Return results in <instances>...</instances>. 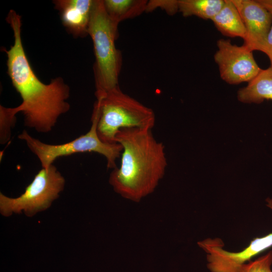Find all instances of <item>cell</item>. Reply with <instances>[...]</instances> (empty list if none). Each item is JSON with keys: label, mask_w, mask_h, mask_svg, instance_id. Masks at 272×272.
I'll use <instances>...</instances> for the list:
<instances>
[{"label": "cell", "mask_w": 272, "mask_h": 272, "mask_svg": "<svg viewBox=\"0 0 272 272\" xmlns=\"http://www.w3.org/2000/svg\"><path fill=\"white\" fill-rule=\"evenodd\" d=\"M6 20L13 30L14 38V44L9 50H4L7 54L8 74L22 100L14 109L17 113H23L26 126L38 132H49L59 116L70 108L66 101L70 87L60 77L52 79L48 84L39 80L24 49L21 17L11 10Z\"/></svg>", "instance_id": "obj_1"}, {"label": "cell", "mask_w": 272, "mask_h": 272, "mask_svg": "<svg viewBox=\"0 0 272 272\" xmlns=\"http://www.w3.org/2000/svg\"><path fill=\"white\" fill-rule=\"evenodd\" d=\"M115 141L122 151L119 167L113 169L109 182L123 198L139 202L155 191L165 175V146L152 129L137 127L120 129Z\"/></svg>", "instance_id": "obj_2"}, {"label": "cell", "mask_w": 272, "mask_h": 272, "mask_svg": "<svg viewBox=\"0 0 272 272\" xmlns=\"http://www.w3.org/2000/svg\"><path fill=\"white\" fill-rule=\"evenodd\" d=\"M118 25L107 13L103 1H93L88 34L93 41L95 56L94 71L97 99L119 87L121 56L115 42Z\"/></svg>", "instance_id": "obj_3"}, {"label": "cell", "mask_w": 272, "mask_h": 272, "mask_svg": "<svg viewBox=\"0 0 272 272\" xmlns=\"http://www.w3.org/2000/svg\"><path fill=\"white\" fill-rule=\"evenodd\" d=\"M94 109L98 115V136L106 143H116V136L121 129H152L155 124L154 111L124 93L119 87L97 98Z\"/></svg>", "instance_id": "obj_4"}, {"label": "cell", "mask_w": 272, "mask_h": 272, "mask_svg": "<svg viewBox=\"0 0 272 272\" xmlns=\"http://www.w3.org/2000/svg\"><path fill=\"white\" fill-rule=\"evenodd\" d=\"M98 115L93 109L91 126L85 134L67 143L52 145L43 143L33 137L25 130L18 138L25 142L30 150L39 160L42 168L48 169L58 158L73 154L94 152L103 156L107 161L108 169L117 166L116 160L121 156L122 147L118 143H106L99 137L97 130Z\"/></svg>", "instance_id": "obj_5"}, {"label": "cell", "mask_w": 272, "mask_h": 272, "mask_svg": "<svg viewBox=\"0 0 272 272\" xmlns=\"http://www.w3.org/2000/svg\"><path fill=\"white\" fill-rule=\"evenodd\" d=\"M65 179L53 164L42 169L25 188L23 193L9 197L0 193V213L5 217L22 212L28 217L49 208L63 190Z\"/></svg>", "instance_id": "obj_6"}, {"label": "cell", "mask_w": 272, "mask_h": 272, "mask_svg": "<svg viewBox=\"0 0 272 272\" xmlns=\"http://www.w3.org/2000/svg\"><path fill=\"white\" fill-rule=\"evenodd\" d=\"M266 202V206L272 210V197L267 198ZM197 244L207 253V266L211 272H241L243 264L272 247V232L254 238L238 252L224 249L223 241L218 237L208 238Z\"/></svg>", "instance_id": "obj_7"}, {"label": "cell", "mask_w": 272, "mask_h": 272, "mask_svg": "<svg viewBox=\"0 0 272 272\" xmlns=\"http://www.w3.org/2000/svg\"><path fill=\"white\" fill-rule=\"evenodd\" d=\"M214 57L221 79L228 84L249 82L261 71L252 52L244 45L233 44L229 39H220Z\"/></svg>", "instance_id": "obj_8"}, {"label": "cell", "mask_w": 272, "mask_h": 272, "mask_svg": "<svg viewBox=\"0 0 272 272\" xmlns=\"http://www.w3.org/2000/svg\"><path fill=\"white\" fill-rule=\"evenodd\" d=\"M246 29L243 45L252 51H261L272 26V15L257 0H231Z\"/></svg>", "instance_id": "obj_9"}, {"label": "cell", "mask_w": 272, "mask_h": 272, "mask_svg": "<svg viewBox=\"0 0 272 272\" xmlns=\"http://www.w3.org/2000/svg\"><path fill=\"white\" fill-rule=\"evenodd\" d=\"M53 4L63 25L71 34L81 37L88 34L93 1L56 0Z\"/></svg>", "instance_id": "obj_10"}, {"label": "cell", "mask_w": 272, "mask_h": 272, "mask_svg": "<svg viewBox=\"0 0 272 272\" xmlns=\"http://www.w3.org/2000/svg\"><path fill=\"white\" fill-rule=\"evenodd\" d=\"M237 98L244 103L259 104L272 100V67L261 69L246 87L238 90Z\"/></svg>", "instance_id": "obj_11"}, {"label": "cell", "mask_w": 272, "mask_h": 272, "mask_svg": "<svg viewBox=\"0 0 272 272\" xmlns=\"http://www.w3.org/2000/svg\"><path fill=\"white\" fill-rule=\"evenodd\" d=\"M218 30L223 35L240 37L244 39L246 29L235 6L231 0H225L224 6L211 20Z\"/></svg>", "instance_id": "obj_12"}, {"label": "cell", "mask_w": 272, "mask_h": 272, "mask_svg": "<svg viewBox=\"0 0 272 272\" xmlns=\"http://www.w3.org/2000/svg\"><path fill=\"white\" fill-rule=\"evenodd\" d=\"M105 10L111 19L117 23L132 18L147 11L148 2L145 0H105Z\"/></svg>", "instance_id": "obj_13"}, {"label": "cell", "mask_w": 272, "mask_h": 272, "mask_svg": "<svg viewBox=\"0 0 272 272\" xmlns=\"http://www.w3.org/2000/svg\"><path fill=\"white\" fill-rule=\"evenodd\" d=\"M225 0H178V11L184 17L195 16L212 20L224 6Z\"/></svg>", "instance_id": "obj_14"}, {"label": "cell", "mask_w": 272, "mask_h": 272, "mask_svg": "<svg viewBox=\"0 0 272 272\" xmlns=\"http://www.w3.org/2000/svg\"><path fill=\"white\" fill-rule=\"evenodd\" d=\"M17 113L14 108H8L0 105V143L5 144L10 139L11 130L16 122Z\"/></svg>", "instance_id": "obj_15"}, {"label": "cell", "mask_w": 272, "mask_h": 272, "mask_svg": "<svg viewBox=\"0 0 272 272\" xmlns=\"http://www.w3.org/2000/svg\"><path fill=\"white\" fill-rule=\"evenodd\" d=\"M272 250L254 260L243 264L241 272H272Z\"/></svg>", "instance_id": "obj_16"}, {"label": "cell", "mask_w": 272, "mask_h": 272, "mask_svg": "<svg viewBox=\"0 0 272 272\" xmlns=\"http://www.w3.org/2000/svg\"><path fill=\"white\" fill-rule=\"evenodd\" d=\"M160 7L165 9L169 14H174L178 11V1H152L148 2L147 11Z\"/></svg>", "instance_id": "obj_17"}, {"label": "cell", "mask_w": 272, "mask_h": 272, "mask_svg": "<svg viewBox=\"0 0 272 272\" xmlns=\"http://www.w3.org/2000/svg\"><path fill=\"white\" fill-rule=\"evenodd\" d=\"M261 52L264 53L268 56L270 61L269 66L272 67V26L268 32Z\"/></svg>", "instance_id": "obj_18"}, {"label": "cell", "mask_w": 272, "mask_h": 272, "mask_svg": "<svg viewBox=\"0 0 272 272\" xmlns=\"http://www.w3.org/2000/svg\"><path fill=\"white\" fill-rule=\"evenodd\" d=\"M272 15V0H257Z\"/></svg>", "instance_id": "obj_19"}]
</instances>
